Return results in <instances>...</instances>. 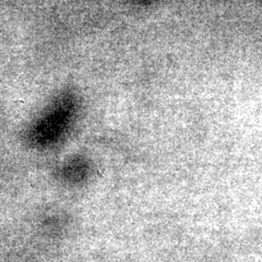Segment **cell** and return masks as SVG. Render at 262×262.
Listing matches in <instances>:
<instances>
[{"mask_svg": "<svg viewBox=\"0 0 262 262\" xmlns=\"http://www.w3.org/2000/svg\"><path fill=\"white\" fill-rule=\"evenodd\" d=\"M68 116H70V111L67 101L63 97L55 99L38 120L34 127L36 132L35 137L38 139L55 138L58 135V132L63 130L64 124L68 122Z\"/></svg>", "mask_w": 262, "mask_h": 262, "instance_id": "1", "label": "cell"}]
</instances>
